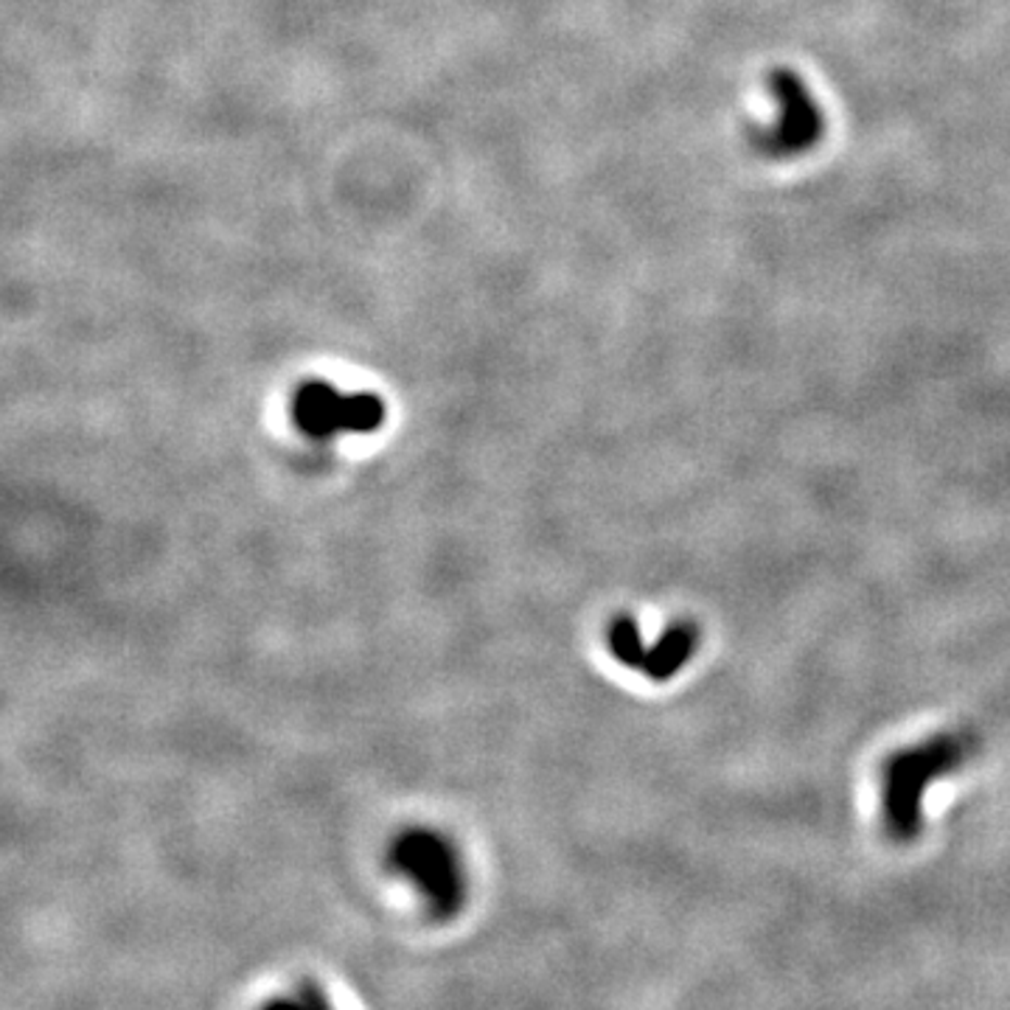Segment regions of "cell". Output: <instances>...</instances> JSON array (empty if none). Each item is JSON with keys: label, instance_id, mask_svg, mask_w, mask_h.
I'll return each instance as SVG.
<instances>
[{"label": "cell", "instance_id": "obj_1", "mask_svg": "<svg viewBox=\"0 0 1010 1010\" xmlns=\"http://www.w3.org/2000/svg\"><path fill=\"white\" fill-rule=\"evenodd\" d=\"M394 865L430 898L435 916H455L463 902V879L452 848L438 834L407 831L394 845Z\"/></svg>", "mask_w": 1010, "mask_h": 1010}, {"label": "cell", "instance_id": "obj_2", "mask_svg": "<svg viewBox=\"0 0 1010 1010\" xmlns=\"http://www.w3.org/2000/svg\"><path fill=\"white\" fill-rule=\"evenodd\" d=\"M295 424L312 438L334 433H373L385 421V401L380 396H343L325 382H306L292 405Z\"/></svg>", "mask_w": 1010, "mask_h": 1010}]
</instances>
